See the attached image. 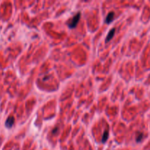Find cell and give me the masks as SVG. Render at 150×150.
<instances>
[{"label":"cell","instance_id":"obj_1","mask_svg":"<svg viewBox=\"0 0 150 150\" xmlns=\"http://www.w3.org/2000/svg\"><path fill=\"white\" fill-rule=\"evenodd\" d=\"M80 18H81V13H78L76 16H73V18L71 19V21H70L68 23L69 27H70V29H73V28L76 27V26H77L78 23L79 22Z\"/></svg>","mask_w":150,"mask_h":150},{"label":"cell","instance_id":"obj_2","mask_svg":"<svg viewBox=\"0 0 150 150\" xmlns=\"http://www.w3.org/2000/svg\"><path fill=\"white\" fill-rule=\"evenodd\" d=\"M15 122V119L13 117H9L5 122V126L7 128H11Z\"/></svg>","mask_w":150,"mask_h":150},{"label":"cell","instance_id":"obj_3","mask_svg":"<svg viewBox=\"0 0 150 150\" xmlns=\"http://www.w3.org/2000/svg\"><path fill=\"white\" fill-rule=\"evenodd\" d=\"M114 15L115 14H114V12H110V13L108 14V16H106V18H105V23H110L111 22H112L114 18Z\"/></svg>","mask_w":150,"mask_h":150},{"label":"cell","instance_id":"obj_4","mask_svg":"<svg viewBox=\"0 0 150 150\" xmlns=\"http://www.w3.org/2000/svg\"><path fill=\"white\" fill-rule=\"evenodd\" d=\"M115 29L114 28H113L112 29H111V31H110L109 32H108V35H107L106 38H105V42H109L110 40H111V39H112L113 38H114V33H115Z\"/></svg>","mask_w":150,"mask_h":150},{"label":"cell","instance_id":"obj_5","mask_svg":"<svg viewBox=\"0 0 150 150\" xmlns=\"http://www.w3.org/2000/svg\"><path fill=\"white\" fill-rule=\"evenodd\" d=\"M108 136H109V134H108V130H105L103 133V137H102L103 143H105V142H106V141L108 140Z\"/></svg>","mask_w":150,"mask_h":150},{"label":"cell","instance_id":"obj_6","mask_svg":"<svg viewBox=\"0 0 150 150\" xmlns=\"http://www.w3.org/2000/svg\"><path fill=\"white\" fill-rule=\"evenodd\" d=\"M143 137H144L143 133H139V135H138V136H136V142H142V139H143Z\"/></svg>","mask_w":150,"mask_h":150},{"label":"cell","instance_id":"obj_7","mask_svg":"<svg viewBox=\"0 0 150 150\" xmlns=\"http://www.w3.org/2000/svg\"><path fill=\"white\" fill-rule=\"evenodd\" d=\"M57 129H58V128H55V130H53V132H52V133H54H54H56V131H57V130H57Z\"/></svg>","mask_w":150,"mask_h":150}]
</instances>
